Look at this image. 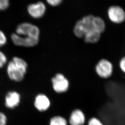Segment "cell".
<instances>
[{
    "instance_id": "1",
    "label": "cell",
    "mask_w": 125,
    "mask_h": 125,
    "mask_svg": "<svg viewBox=\"0 0 125 125\" xmlns=\"http://www.w3.org/2000/svg\"><path fill=\"white\" fill-rule=\"evenodd\" d=\"M106 25L103 18L89 14L77 21L74 28V33L79 38H83L85 42L94 43L100 39Z\"/></svg>"
},
{
    "instance_id": "2",
    "label": "cell",
    "mask_w": 125,
    "mask_h": 125,
    "mask_svg": "<svg viewBox=\"0 0 125 125\" xmlns=\"http://www.w3.org/2000/svg\"><path fill=\"white\" fill-rule=\"evenodd\" d=\"M27 68L28 64L25 60L18 57H14L7 65L9 77L15 82H21L24 79Z\"/></svg>"
},
{
    "instance_id": "3",
    "label": "cell",
    "mask_w": 125,
    "mask_h": 125,
    "mask_svg": "<svg viewBox=\"0 0 125 125\" xmlns=\"http://www.w3.org/2000/svg\"><path fill=\"white\" fill-rule=\"evenodd\" d=\"M16 34L22 37L39 38L40 30L37 26L33 24L28 22L22 23L17 27Z\"/></svg>"
},
{
    "instance_id": "4",
    "label": "cell",
    "mask_w": 125,
    "mask_h": 125,
    "mask_svg": "<svg viewBox=\"0 0 125 125\" xmlns=\"http://www.w3.org/2000/svg\"><path fill=\"white\" fill-rule=\"evenodd\" d=\"M53 90L58 93H62L68 91L69 82L67 79L62 73H57L52 79Z\"/></svg>"
},
{
    "instance_id": "5",
    "label": "cell",
    "mask_w": 125,
    "mask_h": 125,
    "mask_svg": "<svg viewBox=\"0 0 125 125\" xmlns=\"http://www.w3.org/2000/svg\"><path fill=\"white\" fill-rule=\"evenodd\" d=\"M113 66L111 62L105 59L100 60L96 65L95 70L97 74L103 78L111 76L113 72Z\"/></svg>"
},
{
    "instance_id": "6",
    "label": "cell",
    "mask_w": 125,
    "mask_h": 125,
    "mask_svg": "<svg viewBox=\"0 0 125 125\" xmlns=\"http://www.w3.org/2000/svg\"><path fill=\"white\" fill-rule=\"evenodd\" d=\"M11 39L15 45L24 47H33L37 45L39 42L38 37H22L16 33L11 35Z\"/></svg>"
},
{
    "instance_id": "7",
    "label": "cell",
    "mask_w": 125,
    "mask_h": 125,
    "mask_svg": "<svg viewBox=\"0 0 125 125\" xmlns=\"http://www.w3.org/2000/svg\"><path fill=\"white\" fill-rule=\"evenodd\" d=\"M108 15L110 20L115 23H121L125 20V12L120 6L112 5L108 10Z\"/></svg>"
},
{
    "instance_id": "8",
    "label": "cell",
    "mask_w": 125,
    "mask_h": 125,
    "mask_svg": "<svg viewBox=\"0 0 125 125\" xmlns=\"http://www.w3.org/2000/svg\"><path fill=\"white\" fill-rule=\"evenodd\" d=\"M46 6L42 1L30 4L27 7L28 13L34 18H42L46 11Z\"/></svg>"
},
{
    "instance_id": "9",
    "label": "cell",
    "mask_w": 125,
    "mask_h": 125,
    "mask_svg": "<svg viewBox=\"0 0 125 125\" xmlns=\"http://www.w3.org/2000/svg\"><path fill=\"white\" fill-rule=\"evenodd\" d=\"M21 100L20 94L16 91L8 92L5 97V105L9 109H12L19 105Z\"/></svg>"
},
{
    "instance_id": "10",
    "label": "cell",
    "mask_w": 125,
    "mask_h": 125,
    "mask_svg": "<svg viewBox=\"0 0 125 125\" xmlns=\"http://www.w3.org/2000/svg\"><path fill=\"white\" fill-rule=\"evenodd\" d=\"M34 105L35 107L39 111H45L50 107V101L47 96L42 94H40L36 96Z\"/></svg>"
},
{
    "instance_id": "11",
    "label": "cell",
    "mask_w": 125,
    "mask_h": 125,
    "mask_svg": "<svg viewBox=\"0 0 125 125\" xmlns=\"http://www.w3.org/2000/svg\"><path fill=\"white\" fill-rule=\"evenodd\" d=\"M86 121L85 116L80 109H75L71 113L69 119L70 125H83Z\"/></svg>"
},
{
    "instance_id": "12",
    "label": "cell",
    "mask_w": 125,
    "mask_h": 125,
    "mask_svg": "<svg viewBox=\"0 0 125 125\" xmlns=\"http://www.w3.org/2000/svg\"><path fill=\"white\" fill-rule=\"evenodd\" d=\"M50 125H68L66 119L60 116H55L51 118Z\"/></svg>"
},
{
    "instance_id": "13",
    "label": "cell",
    "mask_w": 125,
    "mask_h": 125,
    "mask_svg": "<svg viewBox=\"0 0 125 125\" xmlns=\"http://www.w3.org/2000/svg\"><path fill=\"white\" fill-rule=\"evenodd\" d=\"M87 125H104V124L98 118L93 117L89 120Z\"/></svg>"
},
{
    "instance_id": "14",
    "label": "cell",
    "mask_w": 125,
    "mask_h": 125,
    "mask_svg": "<svg viewBox=\"0 0 125 125\" xmlns=\"http://www.w3.org/2000/svg\"><path fill=\"white\" fill-rule=\"evenodd\" d=\"M10 6L9 0H0V11L7 9Z\"/></svg>"
},
{
    "instance_id": "15",
    "label": "cell",
    "mask_w": 125,
    "mask_h": 125,
    "mask_svg": "<svg viewBox=\"0 0 125 125\" xmlns=\"http://www.w3.org/2000/svg\"><path fill=\"white\" fill-rule=\"evenodd\" d=\"M7 62V58L5 55L0 51V69Z\"/></svg>"
},
{
    "instance_id": "16",
    "label": "cell",
    "mask_w": 125,
    "mask_h": 125,
    "mask_svg": "<svg viewBox=\"0 0 125 125\" xmlns=\"http://www.w3.org/2000/svg\"><path fill=\"white\" fill-rule=\"evenodd\" d=\"M7 42L6 36L2 31L0 30V47L4 46Z\"/></svg>"
},
{
    "instance_id": "17",
    "label": "cell",
    "mask_w": 125,
    "mask_h": 125,
    "mask_svg": "<svg viewBox=\"0 0 125 125\" xmlns=\"http://www.w3.org/2000/svg\"><path fill=\"white\" fill-rule=\"evenodd\" d=\"M7 117L2 112H0V125H6Z\"/></svg>"
},
{
    "instance_id": "18",
    "label": "cell",
    "mask_w": 125,
    "mask_h": 125,
    "mask_svg": "<svg viewBox=\"0 0 125 125\" xmlns=\"http://www.w3.org/2000/svg\"><path fill=\"white\" fill-rule=\"evenodd\" d=\"M62 0H47V3L51 6L56 7L60 5L61 3Z\"/></svg>"
},
{
    "instance_id": "19",
    "label": "cell",
    "mask_w": 125,
    "mask_h": 125,
    "mask_svg": "<svg viewBox=\"0 0 125 125\" xmlns=\"http://www.w3.org/2000/svg\"><path fill=\"white\" fill-rule=\"evenodd\" d=\"M119 66L122 71L125 73V56L121 59L119 62Z\"/></svg>"
}]
</instances>
